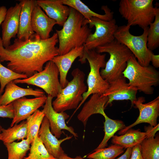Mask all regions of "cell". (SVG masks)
Masks as SVG:
<instances>
[{
  "mask_svg": "<svg viewBox=\"0 0 159 159\" xmlns=\"http://www.w3.org/2000/svg\"><path fill=\"white\" fill-rule=\"evenodd\" d=\"M145 101L144 97H140L133 102L132 106L135 105L138 109L139 116L135 122L120 130L119 135L124 134L130 129L141 123H148L153 126L157 125V120L159 115V96L148 103H144Z\"/></svg>",
  "mask_w": 159,
  "mask_h": 159,
  "instance_id": "cell-11",
  "label": "cell"
},
{
  "mask_svg": "<svg viewBox=\"0 0 159 159\" xmlns=\"http://www.w3.org/2000/svg\"><path fill=\"white\" fill-rule=\"evenodd\" d=\"M150 62L155 68H158L159 67V55L155 54L151 51L150 53Z\"/></svg>",
  "mask_w": 159,
  "mask_h": 159,
  "instance_id": "cell-36",
  "label": "cell"
},
{
  "mask_svg": "<svg viewBox=\"0 0 159 159\" xmlns=\"http://www.w3.org/2000/svg\"><path fill=\"white\" fill-rule=\"evenodd\" d=\"M106 56V54L98 53L95 49L87 50L84 48L83 56L79 61L83 64L86 63L87 59L89 64L90 71L87 79V89L83 95L82 100L72 115L90 95L96 94L100 96L108 89L109 84L102 77L100 71L101 68H104L105 66Z\"/></svg>",
  "mask_w": 159,
  "mask_h": 159,
  "instance_id": "cell-4",
  "label": "cell"
},
{
  "mask_svg": "<svg viewBox=\"0 0 159 159\" xmlns=\"http://www.w3.org/2000/svg\"><path fill=\"white\" fill-rule=\"evenodd\" d=\"M130 159H144L141 152L140 144H138L132 148Z\"/></svg>",
  "mask_w": 159,
  "mask_h": 159,
  "instance_id": "cell-35",
  "label": "cell"
},
{
  "mask_svg": "<svg viewBox=\"0 0 159 159\" xmlns=\"http://www.w3.org/2000/svg\"><path fill=\"white\" fill-rule=\"evenodd\" d=\"M44 116L42 111L38 109L26 119L27 126V134L26 139L31 144L38 136Z\"/></svg>",
  "mask_w": 159,
  "mask_h": 159,
  "instance_id": "cell-26",
  "label": "cell"
},
{
  "mask_svg": "<svg viewBox=\"0 0 159 159\" xmlns=\"http://www.w3.org/2000/svg\"><path fill=\"white\" fill-rule=\"evenodd\" d=\"M72 79L62 89L52 102V107L57 112L76 109L83 100V95L87 88L85 83V74L79 68L72 72Z\"/></svg>",
  "mask_w": 159,
  "mask_h": 159,
  "instance_id": "cell-6",
  "label": "cell"
},
{
  "mask_svg": "<svg viewBox=\"0 0 159 159\" xmlns=\"http://www.w3.org/2000/svg\"><path fill=\"white\" fill-rule=\"evenodd\" d=\"M47 96L45 95L33 98L25 97L17 99L12 103L14 117L10 127L26 120L38 109L45 104Z\"/></svg>",
  "mask_w": 159,
  "mask_h": 159,
  "instance_id": "cell-14",
  "label": "cell"
},
{
  "mask_svg": "<svg viewBox=\"0 0 159 159\" xmlns=\"http://www.w3.org/2000/svg\"><path fill=\"white\" fill-rule=\"evenodd\" d=\"M124 152V148L119 145L113 144L107 148L95 149L89 154L87 158L90 159H115Z\"/></svg>",
  "mask_w": 159,
  "mask_h": 159,
  "instance_id": "cell-30",
  "label": "cell"
},
{
  "mask_svg": "<svg viewBox=\"0 0 159 159\" xmlns=\"http://www.w3.org/2000/svg\"><path fill=\"white\" fill-rule=\"evenodd\" d=\"M83 23L89 25L90 28L95 27V32L88 36L84 45L85 49H95L115 39L114 34L118 27L115 19L105 21L94 17L89 20L85 19Z\"/></svg>",
  "mask_w": 159,
  "mask_h": 159,
  "instance_id": "cell-10",
  "label": "cell"
},
{
  "mask_svg": "<svg viewBox=\"0 0 159 159\" xmlns=\"http://www.w3.org/2000/svg\"><path fill=\"white\" fill-rule=\"evenodd\" d=\"M109 86L105 92L100 95L107 96L108 100L105 107L115 100H130L132 105L136 99L138 91L137 88L130 86L123 76L109 83Z\"/></svg>",
  "mask_w": 159,
  "mask_h": 159,
  "instance_id": "cell-13",
  "label": "cell"
},
{
  "mask_svg": "<svg viewBox=\"0 0 159 159\" xmlns=\"http://www.w3.org/2000/svg\"><path fill=\"white\" fill-rule=\"evenodd\" d=\"M132 148H127L125 152L117 159H130L132 153Z\"/></svg>",
  "mask_w": 159,
  "mask_h": 159,
  "instance_id": "cell-37",
  "label": "cell"
},
{
  "mask_svg": "<svg viewBox=\"0 0 159 159\" xmlns=\"http://www.w3.org/2000/svg\"><path fill=\"white\" fill-rule=\"evenodd\" d=\"M19 1L21 9L17 38L21 39L27 40L35 33L32 27L31 21L32 12L37 4V0H21Z\"/></svg>",
  "mask_w": 159,
  "mask_h": 159,
  "instance_id": "cell-20",
  "label": "cell"
},
{
  "mask_svg": "<svg viewBox=\"0 0 159 159\" xmlns=\"http://www.w3.org/2000/svg\"><path fill=\"white\" fill-rule=\"evenodd\" d=\"M60 0L63 4L69 6L78 11L83 16L85 19L89 20L94 17L105 21H110L114 19V13L107 5L102 6L101 9L104 11L105 14H101L91 10L80 0Z\"/></svg>",
  "mask_w": 159,
  "mask_h": 159,
  "instance_id": "cell-23",
  "label": "cell"
},
{
  "mask_svg": "<svg viewBox=\"0 0 159 159\" xmlns=\"http://www.w3.org/2000/svg\"><path fill=\"white\" fill-rule=\"evenodd\" d=\"M56 159H85L80 156H77L74 158H72L68 156L64 153L58 158Z\"/></svg>",
  "mask_w": 159,
  "mask_h": 159,
  "instance_id": "cell-39",
  "label": "cell"
},
{
  "mask_svg": "<svg viewBox=\"0 0 159 159\" xmlns=\"http://www.w3.org/2000/svg\"><path fill=\"white\" fill-rule=\"evenodd\" d=\"M53 98L51 96H47L42 110L49 121L51 132L57 138H59L62 133V130H66L76 138L78 136L74 128L68 126L66 123L65 121L69 117V115L64 112H57L54 110L52 105Z\"/></svg>",
  "mask_w": 159,
  "mask_h": 159,
  "instance_id": "cell-12",
  "label": "cell"
},
{
  "mask_svg": "<svg viewBox=\"0 0 159 159\" xmlns=\"http://www.w3.org/2000/svg\"><path fill=\"white\" fill-rule=\"evenodd\" d=\"M37 4L57 24L63 26L69 16L70 8L60 0H37Z\"/></svg>",
  "mask_w": 159,
  "mask_h": 159,
  "instance_id": "cell-21",
  "label": "cell"
},
{
  "mask_svg": "<svg viewBox=\"0 0 159 159\" xmlns=\"http://www.w3.org/2000/svg\"><path fill=\"white\" fill-rule=\"evenodd\" d=\"M38 136L48 152L54 158L57 159L65 153L61 146L62 143L71 139L72 136H67L62 139L58 140L51 132L49 121L44 116L39 131Z\"/></svg>",
  "mask_w": 159,
  "mask_h": 159,
  "instance_id": "cell-16",
  "label": "cell"
},
{
  "mask_svg": "<svg viewBox=\"0 0 159 159\" xmlns=\"http://www.w3.org/2000/svg\"><path fill=\"white\" fill-rule=\"evenodd\" d=\"M2 128L3 127H2V126L0 125V140H1V133Z\"/></svg>",
  "mask_w": 159,
  "mask_h": 159,
  "instance_id": "cell-40",
  "label": "cell"
},
{
  "mask_svg": "<svg viewBox=\"0 0 159 159\" xmlns=\"http://www.w3.org/2000/svg\"><path fill=\"white\" fill-rule=\"evenodd\" d=\"M108 100L107 96L101 97L97 94H92L89 100L85 104L78 115V120L85 127L87 122L91 116L99 114L104 117L105 123L110 122L111 119L107 116L104 111L105 106Z\"/></svg>",
  "mask_w": 159,
  "mask_h": 159,
  "instance_id": "cell-17",
  "label": "cell"
},
{
  "mask_svg": "<svg viewBox=\"0 0 159 159\" xmlns=\"http://www.w3.org/2000/svg\"><path fill=\"white\" fill-rule=\"evenodd\" d=\"M144 129L145 132L146 134V138L154 137L156 133L159 130V124H157L155 126L150 125L148 126H145Z\"/></svg>",
  "mask_w": 159,
  "mask_h": 159,
  "instance_id": "cell-34",
  "label": "cell"
},
{
  "mask_svg": "<svg viewBox=\"0 0 159 159\" xmlns=\"http://www.w3.org/2000/svg\"><path fill=\"white\" fill-rule=\"evenodd\" d=\"M112 138L111 142L113 144L127 148L140 144L146 136V133L141 131L139 129L130 128L120 136L114 135Z\"/></svg>",
  "mask_w": 159,
  "mask_h": 159,
  "instance_id": "cell-24",
  "label": "cell"
},
{
  "mask_svg": "<svg viewBox=\"0 0 159 159\" xmlns=\"http://www.w3.org/2000/svg\"><path fill=\"white\" fill-rule=\"evenodd\" d=\"M95 50L98 53H107L110 55L105 67L100 71L103 79L109 83L123 76L122 72L132 54L126 46L115 39Z\"/></svg>",
  "mask_w": 159,
  "mask_h": 159,
  "instance_id": "cell-3",
  "label": "cell"
},
{
  "mask_svg": "<svg viewBox=\"0 0 159 159\" xmlns=\"http://www.w3.org/2000/svg\"><path fill=\"white\" fill-rule=\"evenodd\" d=\"M27 78L24 74L17 73L4 66L0 62V96L9 82L17 79H25Z\"/></svg>",
  "mask_w": 159,
  "mask_h": 159,
  "instance_id": "cell-32",
  "label": "cell"
},
{
  "mask_svg": "<svg viewBox=\"0 0 159 159\" xmlns=\"http://www.w3.org/2000/svg\"><path fill=\"white\" fill-rule=\"evenodd\" d=\"M153 0H121L119 12L130 26L138 25L144 29L153 22L157 6Z\"/></svg>",
  "mask_w": 159,
  "mask_h": 159,
  "instance_id": "cell-7",
  "label": "cell"
},
{
  "mask_svg": "<svg viewBox=\"0 0 159 159\" xmlns=\"http://www.w3.org/2000/svg\"><path fill=\"white\" fill-rule=\"evenodd\" d=\"M21 6L19 3H16L7 9L1 26V39L3 47H6L10 45L11 40L15 37L19 28V17Z\"/></svg>",
  "mask_w": 159,
  "mask_h": 159,
  "instance_id": "cell-15",
  "label": "cell"
},
{
  "mask_svg": "<svg viewBox=\"0 0 159 159\" xmlns=\"http://www.w3.org/2000/svg\"><path fill=\"white\" fill-rule=\"evenodd\" d=\"M159 46V8L157 6L155 19L149 26L147 38V46L152 51Z\"/></svg>",
  "mask_w": 159,
  "mask_h": 159,
  "instance_id": "cell-29",
  "label": "cell"
},
{
  "mask_svg": "<svg viewBox=\"0 0 159 159\" xmlns=\"http://www.w3.org/2000/svg\"><path fill=\"white\" fill-rule=\"evenodd\" d=\"M27 134V126L26 121L19 124L14 125L5 129L2 128L1 133V140L3 143H10L16 140L25 139Z\"/></svg>",
  "mask_w": 159,
  "mask_h": 159,
  "instance_id": "cell-25",
  "label": "cell"
},
{
  "mask_svg": "<svg viewBox=\"0 0 159 159\" xmlns=\"http://www.w3.org/2000/svg\"><path fill=\"white\" fill-rule=\"evenodd\" d=\"M59 69L52 60L47 62L44 68L25 79H17L13 81L15 84H26L39 87L53 98L57 96L62 88L58 78Z\"/></svg>",
  "mask_w": 159,
  "mask_h": 159,
  "instance_id": "cell-9",
  "label": "cell"
},
{
  "mask_svg": "<svg viewBox=\"0 0 159 159\" xmlns=\"http://www.w3.org/2000/svg\"><path fill=\"white\" fill-rule=\"evenodd\" d=\"M4 144L8 152L7 159H24L31 146V143L26 139L19 142Z\"/></svg>",
  "mask_w": 159,
  "mask_h": 159,
  "instance_id": "cell-28",
  "label": "cell"
},
{
  "mask_svg": "<svg viewBox=\"0 0 159 159\" xmlns=\"http://www.w3.org/2000/svg\"><path fill=\"white\" fill-rule=\"evenodd\" d=\"M14 110L12 102L5 106H0V117L13 119Z\"/></svg>",
  "mask_w": 159,
  "mask_h": 159,
  "instance_id": "cell-33",
  "label": "cell"
},
{
  "mask_svg": "<svg viewBox=\"0 0 159 159\" xmlns=\"http://www.w3.org/2000/svg\"><path fill=\"white\" fill-rule=\"evenodd\" d=\"M123 76L129 80V85L145 94L153 93L154 88L159 84V73L150 65L144 67L138 62L132 54L127 62Z\"/></svg>",
  "mask_w": 159,
  "mask_h": 159,
  "instance_id": "cell-5",
  "label": "cell"
},
{
  "mask_svg": "<svg viewBox=\"0 0 159 159\" xmlns=\"http://www.w3.org/2000/svg\"><path fill=\"white\" fill-rule=\"evenodd\" d=\"M31 145L29 153L24 159H56L48 152L38 136Z\"/></svg>",
  "mask_w": 159,
  "mask_h": 159,
  "instance_id": "cell-31",
  "label": "cell"
},
{
  "mask_svg": "<svg viewBox=\"0 0 159 159\" xmlns=\"http://www.w3.org/2000/svg\"><path fill=\"white\" fill-rule=\"evenodd\" d=\"M56 24V21L49 18L37 4L32 14L31 26L34 32L41 39H47L50 37V33Z\"/></svg>",
  "mask_w": 159,
  "mask_h": 159,
  "instance_id": "cell-18",
  "label": "cell"
},
{
  "mask_svg": "<svg viewBox=\"0 0 159 159\" xmlns=\"http://www.w3.org/2000/svg\"><path fill=\"white\" fill-rule=\"evenodd\" d=\"M57 35L54 33L46 39H42L35 33L28 39L16 38L4 48L0 37V62H8L7 68L29 77L43 70V65L59 55Z\"/></svg>",
  "mask_w": 159,
  "mask_h": 159,
  "instance_id": "cell-1",
  "label": "cell"
},
{
  "mask_svg": "<svg viewBox=\"0 0 159 159\" xmlns=\"http://www.w3.org/2000/svg\"><path fill=\"white\" fill-rule=\"evenodd\" d=\"M69 8V16L62 29L56 30L59 42V55L64 54L75 48L83 46L92 33L88 25L83 24L85 19L83 16L75 9Z\"/></svg>",
  "mask_w": 159,
  "mask_h": 159,
  "instance_id": "cell-2",
  "label": "cell"
},
{
  "mask_svg": "<svg viewBox=\"0 0 159 159\" xmlns=\"http://www.w3.org/2000/svg\"><path fill=\"white\" fill-rule=\"evenodd\" d=\"M149 26L143 30L142 34L134 35L130 32V26L127 24L118 26L114 34L115 39L126 46L132 52L139 64L144 67L149 65L150 53L147 46Z\"/></svg>",
  "mask_w": 159,
  "mask_h": 159,
  "instance_id": "cell-8",
  "label": "cell"
},
{
  "mask_svg": "<svg viewBox=\"0 0 159 159\" xmlns=\"http://www.w3.org/2000/svg\"><path fill=\"white\" fill-rule=\"evenodd\" d=\"M84 46L75 48L67 53L54 57L52 61L57 67L60 75L59 82L62 89L67 85L69 81L67 79V73L72 65L78 57L83 56Z\"/></svg>",
  "mask_w": 159,
  "mask_h": 159,
  "instance_id": "cell-19",
  "label": "cell"
},
{
  "mask_svg": "<svg viewBox=\"0 0 159 159\" xmlns=\"http://www.w3.org/2000/svg\"><path fill=\"white\" fill-rule=\"evenodd\" d=\"M7 10V8L5 6L0 7V25L4 20Z\"/></svg>",
  "mask_w": 159,
  "mask_h": 159,
  "instance_id": "cell-38",
  "label": "cell"
},
{
  "mask_svg": "<svg viewBox=\"0 0 159 159\" xmlns=\"http://www.w3.org/2000/svg\"><path fill=\"white\" fill-rule=\"evenodd\" d=\"M44 95V92L40 90L21 88L12 81L7 84L4 93L0 96V106L6 105L26 96L33 95L37 97Z\"/></svg>",
  "mask_w": 159,
  "mask_h": 159,
  "instance_id": "cell-22",
  "label": "cell"
},
{
  "mask_svg": "<svg viewBox=\"0 0 159 159\" xmlns=\"http://www.w3.org/2000/svg\"><path fill=\"white\" fill-rule=\"evenodd\" d=\"M144 159H159V137L146 138L140 143Z\"/></svg>",
  "mask_w": 159,
  "mask_h": 159,
  "instance_id": "cell-27",
  "label": "cell"
}]
</instances>
